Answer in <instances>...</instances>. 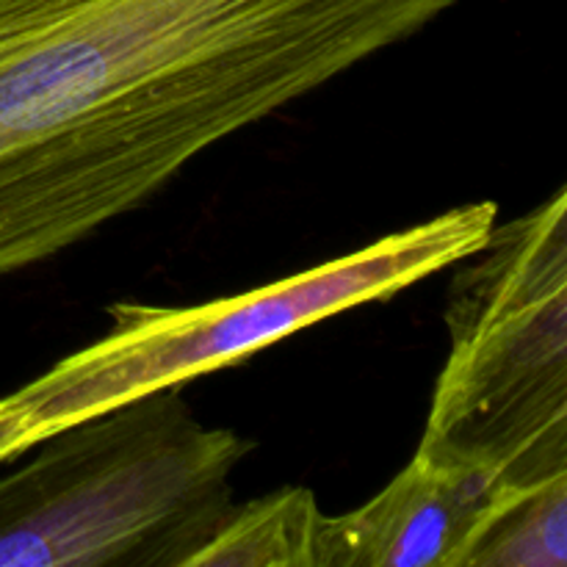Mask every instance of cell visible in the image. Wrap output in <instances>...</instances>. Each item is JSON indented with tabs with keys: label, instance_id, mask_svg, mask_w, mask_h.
<instances>
[{
	"label": "cell",
	"instance_id": "cell-1",
	"mask_svg": "<svg viewBox=\"0 0 567 567\" xmlns=\"http://www.w3.org/2000/svg\"><path fill=\"white\" fill-rule=\"evenodd\" d=\"M457 0H0V277Z\"/></svg>",
	"mask_w": 567,
	"mask_h": 567
},
{
	"label": "cell",
	"instance_id": "cell-2",
	"mask_svg": "<svg viewBox=\"0 0 567 567\" xmlns=\"http://www.w3.org/2000/svg\"><path fill=\"white\" fill-rule=\"evenodd\" d=\"M37 446L0 480V567H192L236 507L233 474L255 443L164 388Z\"/></svg>",
	"mask_w": 567,
	"mask_h": 567
},
{
	"label": "cell",
	"instance_id": "cell-3",
	"mask_svg": "<svg viewBox=\"0 0 567 567\" xmlns=\"http://www.w3.org/2000/svg\"><path fill=\"white\" fill-rule=\"evenodd\" d=\"M415 452L498 487L567 474V192L493 227L454 277Z\"/></svg>",
	"mask_w": 567,
	"mask_h": 567
},
{
	"label": "cell",
	"instance_id": "cell-4",
	"mask_svg": "<svg viewBox=\"0 0 567 567\" xmlns=\"http://www.w3.org/2000/svg\"><path fill=\"white\" fill-rule=\"evenodd\" d=\"M496 216V203L460 205L347 258L194 308L111 305V330L100 341L9 393L28 449L78 421L227 369L321 319L393 297L471 258Z\"/></svg>",
	"mask_w": 567,
	"mask_h": 567
},
{
	"label": "cell",
	"instance_id": "cell-5",
	"mask_svg": "<svg viewBox=\"0 0 567 567\" xmlns=\"http://www.w3.org/2000/svg\"><path fill=\"white\" fill-rule=\"evenodd\" d=\"M498 485L413 460L363 507L332 515L338 567H465Z\"/></svg>",
	"mask_w": 567,
	"mask_h": 567
},
{
	"label": "cell",
	"instance_id": "cell-6",
	"mask_svg": "<svg viewBox=\"0 0 567 567\" xmlns=\"http://www.w3.org/2000/svg\"><path fill=\"white\" fill-rule=\"evenodd\" d=\"M192 567H338L336 524L308 487L236 504Z\"/></svg>",
	"mask_w": 567,
	"mask_h": 567
},
{
	"label": "cell",
	"instance_id": "cell-7",
	"mask_svg": "<svg viewBox=\"0 0 567 567\" xmlns=\"http://www.w3.org/2000/svg\"><path fill=\"white\" fill-rule=\"evenodd\" d=\"M567 474L532 487H498L465 567H565Z\"/></svg>",
	"mask_w": 567,
	"mask_h": 567
},
{
	"label": "cell",
	"instance_id": "cell-8",
	"mask_svg": "<svg viewBox=\"0 0 567 567\" xmlns=\"http://www.w3.org/2000/svg\"><path fill=\"white\" fill-rule=\"evenodd\" d=\"M25 452H31L22 435V424L17 410L11 408L9 396L0 399V465L9 463V460L22 457Z\"/></svg>",
	"mask_w": 567,
	"mask_h": 567
}]
</instances>
